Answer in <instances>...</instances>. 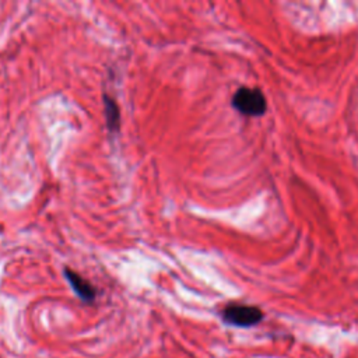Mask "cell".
<instances>
[{
	"mask_svg": "<svg viewBox=\"0 0 358 358\" xmlns=\"http://www.w3.org/2000/svg\"><path fill=\"white\" fill-rule=\"evenodd\" d=\"M232 106L241 115L256 117L264 115L267 109V102L259 88L241 87L232 96Z\"/></svg>",
	"mask_w": 358,
	"mask_h": 358,
	"instance_id": "cell-1",
	"label": "cell"
},
{
	"mask_svg": "<svg viewBox=\"0 0 358 358\" xmlns=\"http://www.w3.org/2000/svg\"><path fill=\"white\" fill-rule=\"evenodd\" d=\"M222 320L236 327H252L262 322L263 312L253 305L228 303L222 309Z\"/></svg>",
	"mask_w": 358,
	"mask_h": 358,
	"instance_id": "cell-2",
	"label": "cell"
},
{
	"mask_svg": "<svg viewBox=\"0 0 358 358\" xmlns=\"http://www.w3.org/2000/svg\"><path fill=\"white\" fill-rule=\"evenodd\" d=\"M63 274H64V278L67 280V282L70 284V287L73 288V291L76 292V295L83 302H87V303L94 302V299L96 296V289L90 281H87L78 273H76L74 270L67 268V267L63 270Z\"/></svg>",
	"mask_w": 358,
	"mask_h": 358,
	"instance_id": "cell-3",
	"label": "cell"
},
{
	"mask_svg": "<svg viewBox=\"0 0 358 358\" xmlns=\"http://www.w3.org/2000/svg\"><path fill=\"white\" fill-rule=\"evenodd\" d=\"M103 106H105V119H106V127L109 131H117L120 126V112L117 108V103L113 98L103 94Z\"/></svg>",
	"mask_w": 358,
	"mask_h": 358,
	"instance_id": "cell-4",
	"label": "cell"
}]
</instances>
